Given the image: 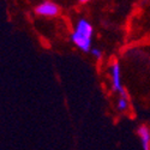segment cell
Wrapping results in <instances>:
<instances>
[{
    "instance_id": "8",
    "label": "cell",
    "mask_w": 150,
    "mask_h": 150,
    "mask_svg": "<svg viewBox=\"0 0 150 150\" xmlns=\"http://www.w3.org/2000/svg\"><path fill=\"white\" fill-rule=\"evenodd\" d=\"M78 1H79L81 4H86L88 1H90V0H78Z\"/></svg>"
},
{
    "instance_id": "1",
    "label": "cell",
    "mask_w": 150,
    "mask_h": 150,
    "mask_svg": "<svg viewBox=\"0 0 150 150\" xmlns=\"http://www.w3.org/2000/svg\"><path fill=\"white\" fill-rule=\"evenodd\" d=\"M35 13L43 17H57L60 15V7L51 0H46L35 7Z\"/></svg>"
},
{
    "instance_id": "4",
    "label": "cell",
    "mask_w": 150,
    "mask_h": 150,
    "mask_svg": "<svg viewBox=\"0 0 150 150\" xmlns=\"http://www.w3.org/2000/svg\"><path fill=\"white\" fill-rule=\"evenodd\" d=\"M71 41L76 45L81 51L88 53L91 51V39H86V37L77 34V33H72L71 34Z\"/></svg>"
},
{
    "instance_id": "6",
    "label": "cell",
    "mask_w": 150,
    "mask_h": 150,
    "mask_svg": "<svg viewBox=\"0 0 150 150\" xmlns=\"http://www.w3.org/2000/svg\"><path fill=\"white\" fill-rule=\"evenodd\" d=\"M127 108H129V95L125 94L119 97L118 103H117V109L119 112H125V110H127Z\"/></svg>"
},
{
    "instance_id": "2",
    "label": "cell",
    "mask_w": 150,
    "mask_h": 150,
    "mask_svg": "<svg viewBox=\"0 0 150 150\" xmlns=\"http://www.w3.org/2000/svg\"><path fill=\"white\" fill-rule=\"evenodd\" d=\"M110 74H112V82H113V89L115 93H118L120 96L125 95V91L122 83H121V70H120V64L118 61H114L110 66Z\"/></svg>"
},
{
    "instance_id": "3",
    "label": "cell",
    "mask_w": 150,
    "mask_h": 150,
    "mask_svg": "<svg viewBox=\"0 0 150 150\" xmlns=\"http://www.w3.org/2000/svg\"><path fill=\"white\" fill-rule=\"evenodd\" d=\"M74 33H77L86 39H91L93 37V33H94V29H93V25L91 23L85 19V18H81L78 19V22L76 23V27H74Z\"/></svg>"
},
{
    "instance_id": "7",
    "label": "cell",
    "mask_w": 150,
    "mask_h": 150,
    "mask_svg": "<svg viewBox=\"0 0 150 150\" xmlns=\"http://www.w3.org/2000/svg\"><path fill=\"white\" fill-rule=\"evenodd\" d=\"M90 53L94 55V58L96 59H101L102 58V52H101V49H98V48H91V51Z\"/></svg>"
},
{
    "instance_id": "5",
    "label": "cell",
    "mask_w": 150,
    "mask_h": 150,
    "mask_svg": "<svg viewBox=\"0 0 150 150\" xmlns=\"http://www.w3.org/2000/svg\"><path fill=\"white\" fill-rule=\"evenodd\" d=\"M139 138H141V143H142V148L143 150H150V129L146 125H141L137 130Z\"/></svg>"
}]
</instances>
